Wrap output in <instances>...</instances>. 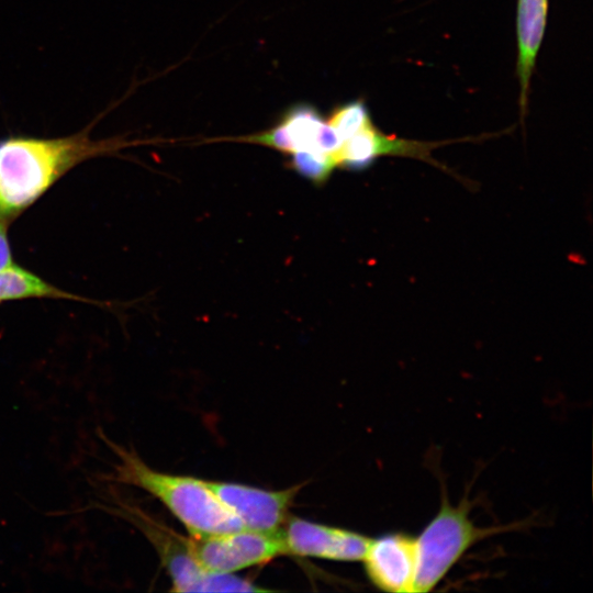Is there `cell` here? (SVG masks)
Instances as JSON below:
<instances>
[{
  "mask_svg": "<svg viewBox=\"0 0 593 593\" xmlns=\"http://www.w3.org/2000/svg\"><path fill=\"white\" fill-rule=\"evenodd\" d=\"M93 125L67 136L0 138V219L11 224L78 165L135 144L123 136L92 138Z\"/></svg>",
  "mask_w": 593,
  "mask_h": 593,
  "instance_id": "1",
  "label": "cell"
},
{
  "mask_svg": "<svg viewBox=\"0 0 593 593\" xmlns=\"http://www.w3.org/2000/svg\"><path fill=\"white\" fill-rule=\"evenodd\" d=\"M100 438L116 457L112 473L103 481L139 488L165 505L186 527L189 536L199 537L243 528L239 519L221 502L208 481L171 474L150 468L133 448H126L99 430Z\"/></svg>",
  "mask_w": 593,
  "mask_h": 593,
  "instance_id": "2",
  "label": "cell"
},
{
  "mask_svg": "<svg viewBox=\"0 0 593 593\" xmlns=\"http://www.w3.org/2000/svg\"><path fill=\"white\" fill-rule=\"evenodd\" d=\"M96 506L130 522L153 545L163 567L170 577L175 592H266L267 589L238 578L233 573H215L205 570L193 557L188 537H183L142 508L109 493L104 502Z\"/></svg>",
  "mask_w": 593,
  "mask_h": 593,
  "instance_id": "3",
  "label": "cell"
},
{
  "mask_svg": "<svg viewBox=\"0 0 593 593\" xmlns=\"http://www.w3.org/2000/svg\"><path fill=\"white\" fill-rule=\"evenodd\" d=\"M470 504L451 505L444 495L436 515L415 537L416 570L412 593L432 591L460 558L497 528H481L470 519Z\"/></svg>",
  "mask_w": 593,
  "mask_h": 593,
  "instance_id": "4",
  "label": "cell"
},
{
  "mask_svg": "<svg viewBox=\"0 0 593 593\" xmlns=\"http://www.w3.org/2000/svg\"><path fill=\"white\" fill-rule=\"evenodd\" d=\"M188 544L197 561L215 573H234L286 555L280 530L266 533L243 527L199 537L189 536Z\"/></svg>",
  "mask_w": 593,
  "mask_h": 593,
  "instance_id": "5",
  "label": "cell"
},
{
  "mask_svg": "<svg viewBox=\"0 0 593 593\" xmlns=\"http://www.w3.org/2000/svg\"><path fill=\"white\" fill-rule=\"evenodd\" d=\"M284 553L333 561H361L370 538L354 530L289 516L280 529Z\"/></svg>",
  "mask_w": 593,
  "mask_h": 593,
  "instance_id": "6",
  "label": "cell"
},
{
  "mask_svg": "<svg viewBox=\"0 0 593 593\" xmlns=\"http://www.w3.org/2000/svg\"><path fill=\"white\" fill-rule=\"evenodd\" d=\"M221 502L239 519L244 528L277 533L302 485L284 490H265L246 484L208 481Z\"/></svg>",
  "mask_w": 593,
  "mask_h": 593,
  "instance_id": "7",
  "label": "cell"
},
{
  "mask_svg": "<svg viewBox=\"0 0 593 593\" xmlns=\"http://www.w3.org/2000/svg\"><path fill=\"white\" fill-rule=\"evenodd\" d=\"M370 582L381 591L412 593L416 570L415 537L392 532L370 538L361 560Z\"/></svg>",
  "mask_w": 593,
  "mask_h": 593,
  "instance_id": "8",
  "label": "cell"
},
{
  "mask_svg": "<svg viewBox=\"0 0 593 593\" xmlns=\"http://www.w3.org/2000/svg\"><path fill=\"white\" fill-rule=\"evenodd\" d=\"M281 126L288 152L333 154L340 141L321 112L310 103H295L288 108L277 122Z\"/></svg>",
  "mask_w": 593,
  "mask_h": 593,
  "instance_id": "9",
  "label": "cell"
},
{
  "mask_svg": "<svg viewBox=\"0 0 593 593\" xmlns=\"http://www.w3.org/2000/svg\"><path fill=\"white\" fill-rule=\"evenodd\" d=\"M548 15V0H517V76L519 79V107L524 118L529 83L540 48Z\"/></svg>",
  "mask_w": 593,
  "mask_h": 593,
  "instance_id": "10",
  "label": "cell"
},
{
  "mask_svg": "<svg viewBox=\"0 0 593 593\" xmlns=\"http://www.w3.org/2000/svg\"><path fill=\"white\" fill-rule=\"evenodd\" d=\"M26 299H55L103 304L63 290L38 275L14 264L0 269V303Z\"/></svg>",
  "mask_w": 593,
  "mask_h": 593,
  "instance_id": "11",
  "label": "cell"
},
{
  "mask_svg": "<svg viewBox=\"0 0 593 593\" xmlns=\"http://www.w3.org/2000/svg\"><path fill=\"white\" fill-rule=\"evenodd\" d=\"M372 120L363 100H354L339 104L332 110L326 119L340 143L356 134Z\"/></svg>",
  "mask_w": 593,
  "mask_h": 593,
  "instance_id": "12",
  "label": "cell"
},
{
  "mask_svg": "<svg viewBox=\"0 0 593 593\" xmlns=\"http://www.w3.org/2000/svg\"><path fill=\"white\" fill-rule=\"evenodd\" d=\"M288 156L289 168L316 186L324 184L337 168L333 154L298 152Z\"/></svg>",
  "mask_w": 593,
  "mask_h": 593,
  "instance_id": "13",
  "label": "cell"
},
{
  "mask_svg": "<svg viewBox=\"0 0 593 593\" xmlns=\"http://www.w3.org/2000/svg\"><path fill=\"white\" fill-rule=\"evenodd\" d=\"M9 225L10 223L0 219V269L13 262L8 234Z\"/></svg>",
  "mask_w": 593,
  "mask_h": 593,
  "instance_id": "14",
  "label": "cell"
}]
</instances>
